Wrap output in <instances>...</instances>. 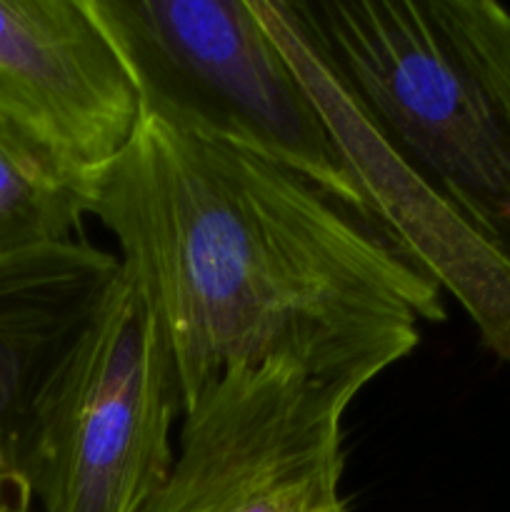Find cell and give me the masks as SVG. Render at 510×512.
<instances>
[{"label": "cell", "instance_id": "9c48e42d", "mask_svg": "<svg viewBox=\"0 0 510 512\" xmlns=\"http://www.w3.org/2000/svg\"><path fill=\"white\" fill-rule=\"evenodd\" d=\"M83 218L78 178L45 145L0 120V260L70 243Z\"/></svg>", "mask_w": 510, "mask_h": 512}, {"label": "cell", "instance_id": "3957f363", "mask_svg": "<svg viewBox=\"0 0 510 512\" xmlns=\"http://www.w3.org/2000/svg\"><path fill=\"white\" fill-rule=\"evenodd\" d=\"M85 8L128 70L140 113L273 160L373 223L318 103L253 0Z\"/></svg>", "mask_w": 510, "mask_h": 512}, {"label": "cell", "instance_id": "277c9868", "mask_svg": "<svg viewBox=\"0 0 510 512\" xmlns=\"http://www.w3.org/2000/svg\"><path fill=\"white\" fill-rule=\"evenodd\" d=\"M178 420L168 333L145 285L120 263L45 398L40 512H138L173 470Z\"/></svg>", "mask_w": 510, "mask_h": 512}, {"label": "cell", "instance_id": "52a82bcc", "mask_svg": "<svg viewBox=\"0 0 510 512\" xmlns=\"http://www.w3.org/2000/svg\"><path fill=\"white\" fill-rule=\"evenodd\" d=\"M0 120L45 145L80 188L133 138L138 93L85 0H0Z\"/></svg>", "mask_w": 510, "mask_h": 512}, {"label": "cell", "instance_id": "5b68a950", "mask_svg": "<svg viewBox=\"0 0 510 512\" xmlns=\"http://www.w3.org/2000/svg\"><path fill=\"white\" fill-rule=\"evenodd\" d=\"M355 398L288 363L230 368L183 410L173 470L138 512H348L343 415Z\"/></svg>", "mask_w": 510, "mask_h": 512}, {"label": "cell", "instance_id": "ba28073f", "mask_svg": "<svg viewBox=\"0 0 510 512\" xmlns=\"http://www.w3.org/2000/svg\"><path fill=\"white\" fill-rule=\"evenodd\" d=\"M118 268L80 240L0 260V512H40L45 398Z\"/></svg>", "mask_w": 510, "mask_h": 512}, {"label": "cell", "instance_id": "7a4b0ae2", "mask_svg": "<svg viewBox=\"0 0 510 512\" xmlns=\"http://www.w3.org/2000/svg\"><path fill=\"white\" fill-rule=\"evenodd\" d=\"M365 123L510 260V10L285 0Z\"/></svg>", "mask_w": 510, "mask_h": 512}, {"label": "cell", "instance_id": "8992f818", "mask_svg": "<svg viewBox=\"0 0 510 512\" xmlns=\"http://www.w3.org/2000/svg\"><path fill=\"white\" fill-rule=\"evenodd\" d=\"M318 103L375 228L440 290L455 295L483 343L510 365V260L433 193L365 123L285 0H253Z\"/></svg>", "mask_w": 510, "mask_h": 512}, {"label": "cell", "instance_id": "6da1fadb", "mask_svg": "<svg viewBox=\"0 0 510 512\" xmlns=\"http://www.w3.org/2000/svg\"><path fill=\"white\" fill-rule=\"evenodd\" d=\"M148 290L183 410L238 365L363 390L443 323V290L385 233L268 158L140 113L80 188Z\"/></svg>", "mask_w": 510, "mask_h": 512}]
</instances>
